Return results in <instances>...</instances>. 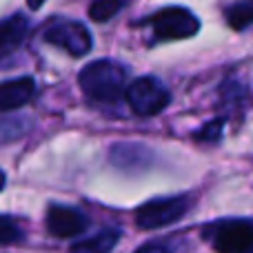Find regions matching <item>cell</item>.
<instances>
[{
	"instance_id": "6da1fadb",
	"label": "cell",
	"mask_w": 253,
	"mask_h": 253,
	"mask_svg": "<svg viewBox=\"0 0 253 253\" xmlns=\"http://www.w3.org/2000/svg\"><path fill=\"white\" fill-rule=\"evenodd\" d=\"M126 76H129V71L125 65L109 60V58H102V60L89 62L80 71L78 84L89 100L109 105V102H118L125 96Z\"/></svg>"
},
{
	"instance_id": "7a4b0ae2",
	"label": "cell",
	"mask_w": 253,
	"mask_h": 253,
	"mask_svg": "<svg viewBox=\"0 0 253 253\" xmlns=\"http://www.w3.org/2000/svg\"><path fill=\"white\" fill-rule=\"evenodd\" d=\"M140 25L151 29L153 42H173V40H187L200 31V20L189 11L187 7L180 4H171V7H162L140 20Z\"/></svg>"
},
{
	"instance_id": "3957f363",
	"label": "cell",
	"mask_w": 253,
	"mask_h": 253,
	"mask_svg": "<svg viewBox=\"0 0 253 253\" xmlns=\"http://www.w3.org/2000/svg\"><path fill=\"white\" fill-rule=\"evenodd\" d=\"M196 200L193 196H171V198H156V200L144 202L135 211V224L142 231H158L169 224H175L193 209Z\"/></svg>"
},
{
	"instance_id": "277c9868",
	"label": "cell",
	"mask_w": 253,
	"mask_h": 253,
	"mask_svg": "<svg viewBox=\"0 0 253 253\" xmlns=\"http://www.w3.org/2000/svg\"><path fill=\"white\" fill-rule=\"evenodd\" d=\"M202 238L220 253H247L253 247V222L249 218H224L207 224Z\"/></svg>"
},
{
	"instance_id": "5b68a950",
	"label": "cell",
	"mask_w": 253,
	"mask_h": 253,
	"mask_svg": "<svg viewBox=\"0 0 253 253\" xmlns=\"http://www.w3.org/2000/svg\"><path fill=\"white\" fill-rule=\"evenodd\" d=\"M125 96H126L131 111L135 116H140V118L158 116L171 102L169 89L165 87V83H160L153 76H144V78L133 80L129 87H125Z\"/></svg>"
},
{
	"instance_id": "8992f818",
	"label": "cell",
	"mask_w": 253,
	"mask_h": 253,
	"mask_svg": "<svg viewBox=\"0 0 253 253\" xmlns=\"http://www.w3.org/2000/svg\"><path fill=\"white\" fill-rule=\"evenodd\" d=\"M42 40L51 47L67 51L74 58L87 56L93 47V38L89 29L78 20H53L42 31Z\"/></svg>"
},
{
	"instance_id": "52a82bcc",
	"label": "cell",
	"mask_w": 253,
	"mask_h": 253,
	"mask_svg": "<svg viewBox=\"0 0 253 253\" xmlns=\"http://www.w3.org/2000/svg\"><path fill=\"white\" fill-rule=\"evenodd\" d=\"M89 218L83 211L65 205H51L47 209V231L53 238H78L89 229Z\"/></svg>"
},
{
	"instance_id": "ba28073f",
	"label": "cell",
	"mask_w": 253,
	"mask_h": 253,
	"mask_svg": "<svg viewBox=\"0 0 253 253\" xmlns=\"http://www.w3.org/2000/svg\"><path fill=\"white\" fill-rule=\"evenodd\" d=\"M36 93V80L31 76H22L16 80L0 83V111H16L25 107Z\"/></svg>"
},
{
	"instance_id": "9c48e42d",
	"label": "cell",
	"mask_w": 253,
	"mask_h": 253,
	"mask_svg": "<svg viewBox=\"0 0 253 253\" xmlns=\"http://www.w3.org/2000/svg\"><path fill=\"white\" fill-rule=\"evenodd\" d=\"M111 162L123 171H138V169H147L151 162L153 153L149 147L138 142H118L111 147L109 153Z\"/></svg>"
},
{
	"instance_id": "30bf717a",
	"label": "cell",
	"mask_w": 253,
	"mask_h": 253,
	"mask_svg": "<svg viewBox=\"0 0 253 253\" xmlns=\"http://www.w3.org/2000/svg\"><path fill=\"white\" fill-rule=\"evenodd\" d=\"M27 36H29V20L22 13H13L0 20V58H7L18 51L25 44Z\"/></svg>"
},
{
	"instance_id": "8fae6325",
	"label": "cell",
	"mask_w": 253,
	"mask_h": 253,
	"mask_svg": "<svg viewBox=\"0 0 253 253\" xmlns=\"http://www.w3.org/2000/svg\"><path fill=\"white\" fill-rule=\"evenodd\" d=\"M120 242V229H102L98 236L87 240H76L71 251H87V253H107Z\"/></svg>"
},
{
	"instance_id": "7c38bea8",
	"label": "cell",
	"mask_w": 253,
	"mask_h": 253,
	"mask_svg": "<svg viewBox=\"0 0 253 253\" xmlns=\"http://www.w3.org/2000/svg\"><path fill=\"white\" fill-rule=\"evenodd\" d=\"M31 118L27 116H2L0 118V144H11L31 131Z\"/></svg>"
},
{
	"instance_id": "4fadbf2b",
	"label": "cell",
	"mask_w": 253,
	"mask_h": 253,
	"mask_svg": "<svg viewBox=\"0 0 253 253\" xmlns=\"http://www.w3.org/2000/svg\"><path fill=\"white\" fill-rule=\"evenodd\" d=\"M224 18H227L229 27L236 31H245L253 22V0H238V2L229 4L224 9Z\"/></svg>"
},
{
	"instance_id": "5bb4252c",
	"label": "cell",
	"mask_w": 253,
	"mask_h": 253,
	"mask_svg": "<svg viewBox=\"0 0 253 253\" xmlns=\"http://www.w3.org/2000/svg\"><path fill=\"white\" fill-rule=\"evenodd\" d=\"M125 4L126 0H93L89 4V18L93 22H107L109 18L118 16Z\"/></svg>"
},
{
	"instance_id": "9a60e30c",
	"label": "cell",
	"mask_w": 253,
	"mask_h": 253,
	"mask_svg": "<svg viewBox=\"0 0 253 253\" xmlns=\"http://www.w3.org/2000/svg\"><path fill=\"white\" fill-rule=\"evenodd\" d=\"M22 229L7 215H0V247H11L22 242Z\"/></svg>"
},
{
	"instance_id": "2e32d148",
	"label": "cell",
	"mask_w": 253,
	"mask_h": 253,
	"mask_svg": "<svg viewBox=\"0 0 253 253\" xmlns=\"http://www.w3.org/2000/svg\"><path fill=\"white\" fill-rule=\"evenodd\" d=\"M222 126H224V118H213L209 123L202 125V129L196 133V140L200 142H209V144H215L222 140Z\"/></svg>"
},
{
	"instance_id": "e0dca14e",
	"label": "cell",
	"mask_w": 253,
	"mask_h": 253,
	"mask_svg": "<svg viewBox=\"0 0 253 253\" xmlns=\"http://www.w3.org/2000/svg\"><path fill=\"white\" fill-rule=\"evenodd\" d=\"M44 2H47V0H27V7L34 9V11H36V9H40Z\"/></svg>"
},
{
	"instance_id": "ac0fdd59",
	"label": "cell",
	"mask_w": 253,
	"mask_h": 253,
	"mask_svg": "<svg viewBox=\"0 0 253 253\" xmlns=\"http://www.w3.org/2000/svg\"><path fill=\"white\" fill-rule=\"evenodd\" d=\"M4 184H7V175H4V171L0 169V191L4 189Z\"/></svg>"
}]
</instances>
